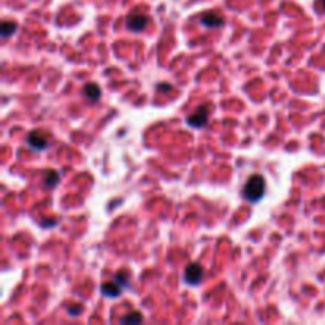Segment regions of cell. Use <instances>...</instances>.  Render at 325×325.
<instances>
[{
	"label": "cell",
	"mask_w": 325,
	"mask_h": 325,
	"mask_svg": "<svg viewBox=\"0 0 325 325\" xmlns=\"http://www.w3.org/2000/svg\"><path fill=\"white\" fill-rule=\"evenodd\" d=\"M263 195H265V181L260 175L251 176L246 181L245 189H243V197L251 203H257L262 200Z\"/></svg>",
	"instance_id": "obj_1"
},
{
	"label": "cell",
	"mask_w": 325,
	"mask_h": 325,
	"mask_svg": "<svg viewBox=\"0 0 325 325\" xmlns=\"http://www.w3.org/2000/svg\"><path fill=\"white\" fill-rule=\"evenodd\" d=\"M149 24V18L146 15H141V13H132L130 16H127V21L126 26L129 30L132 32H141L145 30Z\"/></svg>",
	"instance_id": "obj_2"
},
{
	"label": "cell",
	"mask_w": 325,
	"mask_h": 325,
	"mask_svg": "<svg viewBox=\"0 0 325 325\" xmlns=\"http://www.w3.org/2000/svg\"><path fill=\"white\" fill-rule=\"evenodd\" d=\"M208 118H209V110L206 106H200L194 115L187 116L186 123L194 129H201L203 126H206Z\"/></svg>",
	"instance_id": "obj_3"
},
{
	"label": "cell",
	"mask_w": 325,
	"mask_h": 325,
	"mask_svg": "<svg viewBox=\"0 0 325 325\" xmlns=\"http://www.w3.org/2000/svg\"><path fill=\"white\" fill-rule=\"evenodd\" d=\"M203 279V268L198 263H190L184 270V281L190 286H198Z\"/></svg>",
	"instance_id": "obj_4"
},
{
	"label": "cell",
	"mask_w": 325,
	"mask_h": 325,
	"mask_svg": "<svg viewBox=\"0 0 325 325\" xmlns=\"http://www.w3.org/2000/svg\"><path fill=\"white\" fill-rule=\"evenodd\" d=\"M200 23L205 26L206 29H216V27H222L224 26V18H222L219 13L214 12H208L201 16Z\"/></svg>",
	"instance_id": "obj_5"
},
{
	"label": "cell",
	"mask_w": 325,
	"mask_h": 325,
	"mask_svg": "<svg viewBox=\"0 0 325 325\" xmlns=\"http://www.w3.org/2000/svg\"><path fill=\"white\" fill-rule=\"evenodd\" d=\"M27 145L32 149L43 151L48 146V138L42 134H38V132H30L29 137H27Z\"/></svg>",
	"instance_id": "obj_6"
},
{
	"label": "cell",
	"mask_w": 325,
	"mask_h": 325,
	"mask_svg": "<svg viewBox=\"0 0 325 325\" xmlns=\"http://www.w3.org/2000/svg\"><path fill=\"white\" fill-rule=\"evenodd\" d=\"M101 293H103L105 297H110V298H118L121 293H123V287L119 286L118 282H105V284H101V287H100Z\"/></svg>",
	"instance_id": "obj_7"
},
{
	"label": "cell",
	"mask_w": 325,
	"mask_h": 325,
	"mask_svg": "<svg viewBox=\"0 0 325 325\" xmlns=\"http://www.w3.org/2000/svg\"><path fill=\"white\" fill-rule=\"evenodd\" d=\"M83 94H84V97H86L89 101H92V103H95V101L100 98L101 90H100V87L95 86V84H86L84 89H83Z\"/></svg>",
	"instance_id": "obj_8"
},
{
	"label": "cell",
	"mask_w": 325,
	"mask_h": 325,
	"mask_svg": "<svg viewBox=\"0 0 325 325\" xmlns=\"http://www.w3.org/2000/svg\"><path fill=\"white\" fill-rule=\"evenodd\" d=\"M18 29V24L16 23H12V21H4L2 23V27H0V32H2V37L4 38H8L12 37Z\"/></svg>",
	"instance_id": "obj_9"
},
{
	"label": "cell",
	"mask_w": 325,
	"mask_h": 325,
	"mask_svg": "<svg viewBox=\"0 0 325 325\" xmlns=\"http://www.w3.org/2000/svg\"><path fill=\"white\" fill-rule=\"evenodd\" d=\"M60 176L57 171H46V176H45V186L46 187H54L57 186Z\"/></svg>",
	"instance_id": "obj_10"
},
{
	"label": "cell",
	"mask_w": 325,
	"mask_h": 325,
	"mask_svg": "<svg viewBox=\"0 0 325 325\" xmlns=\"http://www.w3.org/2000/svg\"><path fill=\"white\" fill-rule=\"evenodd\" d=\"M143 320V316L140 312H130L129 316L121 317V323H137Z\"/></svg>",
	"instance_id": "obj_11"
},
{
	"label": "cell",
	"mask_w": 325,
	"mask_h": 325,
	"mask_svg": "<svg viewBox=\"0 0 325 325\" xmlns=\"http://www.w3.org/2000/svg\"><path fill=\"white\" fill-rule=\"evenodd\" d=\"M127 279H129V276L126 275V273H124V271H121V273H119V275L116 276V282H118V284H119V286H121V287H123V289H124V287L127 286Z\"/></svg>",
	"instance_id": "obj_12"
},
{
	"label": "cell",
	"mask_w": 325,
	"mask_h": 325,
	"mask_svg": "<svg viewBox=\"0 0 325 325\" xmlns=\"http://www.w3.org/2000/svg\"><path fill=\"white\" fill-rule=\"evenodd\" d=\"M171 89H173V87H171V84H168V83H159L157 84L159 92H170Z\"/></svg>",
	"instance_id": "obj_13"
},
{
	"label": "cell",
	"mask_w": 325,
	"mask_h": 325,
	"mask_svg": "<svg viewBox=\"0 0 325 325\" xmlns=\"http://www.w3.org/2000/svg\"><path fill=\"white\" fill-rule=\"evenodd\" d=\"M81 311H83V306H72L68 308V316H78Z\"/></svg>",
	"instance_id": "obj_14"
},
{
	"label": "cell",
	"mask_w": 325,
	"mask_h": 325,
	"mask_svg": "<svg viewBox=\"0 0 325 325\" xmlns=\"http://www.w3.org/2000/svg\"><path fill=\"white\" fill-rule=\"evenodd\" d=\"M319 4H320L322 10H323V12H325V0H319Z\"/></svg>",
	"instance_id": "obj_15"
}]
</instances>
